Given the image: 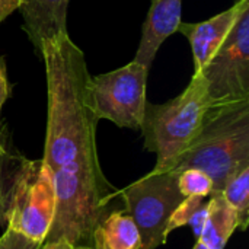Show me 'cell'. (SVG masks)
Masks as SVG:
<instances>
[{
    "mask_svg": "<svg viewBox=\"0 0 249 249\" xmlns=\"http://www.w3.org/2000/svg\"><path fill=\"white\" fill-rule=\"evenodd\" d=\"M41 245L26 239L25 236L6 228L0 238V249H38Z\"/></svg>",
    "mask_w": 249,
    "mask_h": 249,
    "instance_id": "obj_16",
    "label": "cell"
},
{
    "mask_svg": "<svg viewBox=\"0 0 249 249\" xmlns=\"http://www.w3.org/2000/svg\"><path fill=\"white\" fill-rule=\"evenodd\" d=\"M115 196L123 198L124 210L139 229L140 249H158L166 244L168 220L185 198L177 187V172H149Z\"/></svg>",
    "mask_w": 249,
    "mask_h": 249,
    "instance_id": "obj_3",
    "label": "cell"
},
{
    "mask_svg": "<svg viewBox=\"0 0 249 249\" xmlns=\"http://www.w3.org/2000/svg\"><path fill=\"white\" fill-rule=\"evenodd\" d=\"M249 6V0H236L229 9L217 13L216 16L198 22L188 23L181 22L178 31L188 39L193 51L194 73H200L210 57L222 45L229 35L235 22L238 20L242 10Z\"/></svg>",
    "mask_w": 249,
    "mask_h": 249,
    "instance_id": "obj_7",
    "label": "cell"
},
{
    "mask_svg": "<svg viewBox=\"0 0 249 249\" xmlns=\"http://www.w3.org/2000/svg\"><path fill=\"white\" fill-rule=\"evenodd\" d=\"M9 96H10V85H9L7 71H6V63L0 57V114H1L3 105Z\"/></svg>",
    "mask_w": 249,
    "mask_h": 249,
    "instance_id": "obj_17",
    "label": "cell"
},
{
    "mask_svg": "<svg viewBox=\"0 0 249 249\" xmlns=\"http://www.w3.org/2000/svg\"><path fill=\"white\" fill-rule=\"evenodd\" d=\"M26 162L28 158L13 150L0 136V226L6 225L12 196Z\"/></svg>",
    "mask_w": 249,
    "mask_h": 249,
    "instance_id": "obj_12",
    "label": "cell"
},
{
    "mask_svg": "<svg viewBox=\"0 0 249 249\" xmlns=\"http://www.w3.org/2000/svg\"><path fill=\"white\" fill-rule=\"evenodd\" d=\"M236 229H239L236 212L222 193H213L209 200L206 225L198 241L210 249H225Z\"/></svg>",
    "mask_w": 249,
    "mask_h": 249,
    "instance_id": "obj_11",
    "label": "cell"
},
{
    "mask_svg": "<svg viewBox=\"0 0 249 249\" xmlns=\"http://www.w3.org/2000/svg\"><path fill=\"white\" fill-rule=\"evenodd\" d=\"M70 0H22L23 29L39 53L45 39L67 34V7Z\"/></svg>",
    "mask_w": 249,
    "mask_h": 249,
    "instance_id": "obj_9",
    "label": "cell"
},
{
    "mask_svg": "<svg viewBox=\"0 0 249 249\" xmlns=\"http://www.w3.org/2000/svg\"><path fill=\"white\" fill-rule=\"evenodd\" d=\"M20 4L22 0H0V23L15 10L20 9Z\"/></svg>",
    "mask_w": 249,
    "mask_h": 249,
    "instance_id": "obj_18",
    "label": "cell"
},
{
    "mask_svg": "<svg viewBox=\"0 0 249 249\" xmlns=\"http://www.w3.org/2000/svg\"><path fill=\"white\" fill-rule=\"evenodd\" d=\"M74 247L66 241V239H57V241H50V242H44L39 249H73Z\"/></svg>",
    "mask_w": 249,
    "mask_h": 249,
    "instance_id": "obj_19",
    "label": "cell"
},
{
    "mask_svg": "<svg viewBox=\"0 0 249 249\" xmlns=\"http://www.w3.org/2000/svg\"><path fill=\"white\" fill-rule=\"evenodd\" d=\"M38 249H39V248H38Z\"/></svg>",
    "mask_w": 249,
    "mask_h": 249,
    "instance_id": "obj_22",
    "label": "cell"
},
{
    "mask_svg": "<svg viewBox=\"0 0 249 249\" xmlns=\"http://www.w3.org/2000/svg\"><path fill=\"white\" fill-rule=\"evenodd\" d=\"M182 0H152L149 13L143 23L142 39L134 61L152 67V63L162 44L178 31L181 20Z\"/></svg>",
    "mask_w": 249,
    "mask_h": 249,
    "instance_id": "obj_8",
    "label": "cell"
},
{
    "mask_svg": "<svg viewBox=\"0 0 249 249\" xmlns=\"http://www.w3.org/2000/svg\"><path fill=\"white\" fill-rule=\"evenodd\" d=\"M55 214V188L51 171L42 159H28L12 196L7 229L42 245Z\"/></svg>",
    "mask_w": 249,
    "mask_h": 249,
    "instance_id": "obj_5",
    "label": "cell"
},
{
    "mask_svg": "<svg viewBox=\"0 0 249 249\" xmlns=\"http://www.w3.org/2000/svg\"><path fill=\"white\" fill-rule=\"evenodd\" d=\"M177 187L184 197L207 198L214 191L212 178L197 168H187L177 172Z\"/></svg>",
    "mask_w": 249,
    "mask_h": 249,
    "instance_id": "obj_15",
    "label": "cell"
},
{
    "mask_svg": "<svg viewBox=\"0 0 249 249\" xmlns=\"http://www.w3.org/2000/svg\"><path fill=\"white\" fill-rule=\"evenodd\" d=\"M207 209L209 201L203 197H185L181 204L174 210L171 214L168 225H166V235H169L172 231L182 228V226H191L196 238L198 239L201 236V232L206 225L207 219Z\"/></svg>",
    "mask_w": 249,
    "mask_h": 249,
    "instance_id": "obj_14",
    "label": "cell"
},
{
    "mask_svg": "<svg viewBox=\"0 0 249 249\" xmlns=\"http://www.w3.org/2000/svg\"><path fill=\"white\" fill-rule=\"evenodd\" d=\"M200 73L213 105L249 101V6Z\"/></svg>",
    "mask_w": 249,
    "mask_h": 249,
    "instance_id": "obj_6",
    "label": "cell"
},
{
    "mask_svg": "<svg viewBox=\"0 0 249 249\" xmlns=\"http://www.w3.org/2000/svg\"><path fill=\"white\" fill-rule=\"evenodd\" d=\"M149 70L133 60L120 69L90 76V101L98 120H108L121 128L140 130L147 105Z\"/></svg>",
    "mask_w": 249,
    "mask_h": 249,
    "instance_id": "obj_4",
    "label": "cell"
},
{
    "mask_svg": "<svg viewBox=\"0 0 249 249\" xmlns=\"http://www.w3.org/2000/svg\"><path fill=\"white\" fill-rule=\"evenodd\" d=\"M73 249H93V248H90V247H74Z\"/></svg>",
    "mask_w": 249,
    "mask_h": 249,
    "instance_id": "obj_21",
    "label": "cell"
},
{
    "mask_svg": "<svg viewBox=\"0 0 249 249\" xmlns=\"http://www.w3.org/2000/svg\"><path fill=\"white\" fill-rule=\"evenodd\" d=\"M210 107L213 104L201 73H193L188 86L174 99L159 105L147 102L140 130L146 150L156 155L152 172L174 171Z\"/></svg>",
    "mask_w": 249,
    "mask_h": 249,
    "instance_id": "obj_2",
    "label": "cell"
},
{
    "mask_svg": "<svg viewBox=\"0 0 249 249\" xmlns=\"http://www.w3.org/2000/svg\"><path fill=\"white\" fill-rule=\"evenodd\" d=\"M140 233L125 210L107 212L92 233L93 249H140Z\"/></svg>",
    "mask_w": 249,
    "mask_h": 249,
    "instance_id": "obj_10",
    "label": "cell"
},
{
    "mask_svg": "<svg viewBox=\"0 0 249 249\" xmlns=\"http://www.w3.org/2000/svg\"><path fill=\"white\" fill-rule=\"evenodd\" d=\"M222 194L239 219V229L247 231L249 225V162L241 165L226 181Z\"/></svg>",
    "mask_w": 249,
    "mask_h": 249,
    "instance_id": "obj_13",
    "label": "cell"
},
{
    "mask_svg": "<svg viewBox=\"0 0 249 249\" xmlns=\"http://www.w3.org/2000/svg\"><path fill=\"white\" fill-rule=\"evenodd\" d=\"M249 162V101L213 105L179 158L174 172L197 168L206 172L222 193L229 177Z\"/></svg>",
    "mask_w": 249,
    "mask_h": 249,
    "instance_id": "obj_1",
    "label": "cell"
},
{
    "mask_svg": "<svg viewBox=\"0 0 249 249\" xmlns=\"http://www.w3.org/2000/svg\"><path fill=\"white\" fill-rule=\"evenodd\" d=\"M193 249H210V248H207L201 241H198V239H197V242H196V245H194V248Z\"/></svg>",
    "mask_w": 249,
    "mask_h": 249,
    "instance_id": "obj_20",
    "label": "cell"
}]
</instances>
